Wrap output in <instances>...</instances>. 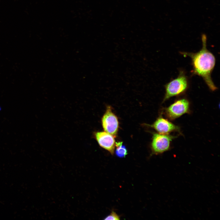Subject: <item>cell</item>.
<instances>
[{
    "label": "cell",
    "mask_w": 220,
    "mask_h": 220,
    "mask_svg": "<svg viewBox=\"0 0 220 220\" xmlns=\"http://www.w3.org/2000/svg\"><path fill=\"white\" fill-rule=\"evenodd\" d=\"M103 128L106 132L116 136L119 128V122L116 116L112 112L110 106H108L102 119Z\"/></svg>",
    "instance_id": "5"
},
{
    "label": "cell",
    "mask_w": 220,
    "mask_h": 220,
    "mask_svg": "<svg viewBox=\"0 0 220 220\" xmlns=\"http://www.w3.org/2000/svg\"><path fill=\"white\" fill-rule=\"evenodd\" d=\"M175 137L168 134H154L151 143L152 153L159 154L168 151L170 147L171 142Z\"/></svg>",
    "instance_id": "4"
},
{
    "label": "cell",
    "mask_w": 220,
    "mask_h": 220,
    "mask_svg": "<svg viewBox=\"0 0 220 220\" xmlns=\"http://www.w3.org/2000/svg\"><path fill=\"white\" fill-rule=\"evenodd\" d=\"M150 126L161 134H168L174 131L180 132V129L178 126L162 117H159Z\"/></svg>",
    "instance_id": "6"
},
{
    "label": "cell",
    "mask_w": 220,
    "mask_h": 220,
    "mask_svg": "<svg viewBox=\"0 0 220 220\" xmlns=\"http://www.w3.org/2000/svg\"><path fill=\"white\" fill-rule=\"evenodd\" d=\"M189 86L187 77L184 71L180 70L177 78L165 85V92L163 101L183 94L187 90Z\"/></svg>",
    "instance_id": "2"
},
{
    "label": "cell",
    "mask_w": 220,
    "mask_h": 220,
    "mask_svg": "<svg viewBox=\"0 0 220 220\" xmlns=\"http://www.w3.org/2000/svg\"><path fill=\"white\" fill-rule=\"evenodd\" d=\"M122 143V142H119L116 143V149L115 153L116 156L119 158L124 157L127 154V149Z\"/></svg>",
    "instance_id": "8"
},
{
    "label": "cell",
    "mask_w": 220,
    "mask_h": 220,
    "mask_svg": "<svg viewBox=\"0 0 220 220\" xmlns=\"http://www.w3.org/2000/svg\"><path fill=\"white\" fill-rule=\"evenodd\" d=\"M119 216L115 212L112 211L111 214L107 216L104 220H119Z\"/></svg>",
    "instance_id": "9"
},
{
    "label": "cell",
    "mask_w": 220,
    "mask_h": 220,
    "mask_svg": "<svg viewBox=\"0 0 220 220\" xmlns=\"http://www.w3.org/2000/svg\"><path fill=\"white\" fill-rule=\"evenodd\" d=\"M201 38L202 47L198 52L196 53L181 52L180 53L191 58L192 74L201 77L209 89L214 91L217 87L212 81L211 74L215 66V58L213 54L207 49L206 35L203 34Z\"/></svg>",
    "instance_id": "1"
},
{
    "label": "cell",
    "mask_w": 220,
    "mask_h": 220,
    "mask_svg": "<svg viewBox=\"0 0 220 220\" xmlns=\"http://www.w3.org/2000/svg\"><path fill=\"white\" fill-rule=\"evenodd\" d=\"M95 136L100 146L113 155L116 146L114 137L105 131L96 132Z\"/></svg>",
    "instance_id": "7"
},
{
    "label": "cell",
    "mask_w": 220,
    "mask_h": 220,
    "mask_svg": "<svg viewBox=\"0 0 220 220\" xmlns=\"http://www.w3.org/2000/svg\"><path fill=\"white\" fill-rule=\"evenodd\" d=\"M189 112V102L185 98L176 100L168 107L165 108L164 110L166 116L171 120H174Z\"/></svg>",
    "instance_id": "3"
}]
</instances>
